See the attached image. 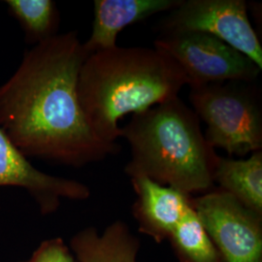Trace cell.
Returning a JSON list of instances; mask_svg holds the SVG:
<instances>
[{
  "label": "cell",
  "mask_w": 262,
  "mask_h": 262,
  "mask_svg": "<svg viewBox=\"0 0 262 262\" xmlns=\"http://www.w3.org/2000/svg\"><path fill=\"white\" fill-rule=\"evenodd\" d=\"M88 56L77 32L56 34L27 50L0 85V129L26 158L80 168L121 151L94 134L80 103Z\"/></svg>",
  "instance_id": "obj_1"
},
{
  "label": "cell",
  "mask_w": 262,
  "mask_h": 262,
  "mask_svg": "<svg viewBox=\"0 0 262 262\" xmlns=\"http://www.w3.org/2000/svg\"><path fill=\"white\" fill-rule=\"evenodd\" d=\"M187 79L158 48L116 47L89 55L78 79V95L94 134L108 144L121 137L119 122L178 97Z\"/></svg>",
  "instance_id": "obj_2"
},
{
  "label": "cell",
  "mask_w": 262,
  "mask_h": 262,
  "mask_svg": "<svg viewBox=\"0 0 262 262\" xmlns=\"http://www.w3.org/2000/svg\"><path fill=\"white\" fill-rule=\"evenodd\" d=\"M121 137L130 146L124 168L129 178L146 177L190 196L214 188L219 156L196 114L179 96L132 115Z\"/></svg>",
  "instance_id": "obj_3"
},
{
  "label": "cell",
  "mask_w": 262,
  "mask_h": 262,
  "mask_svg": "<svg viewBox=\"0 0 262 262\" xmlns=\"http://www.w3.org/2000/svg\"><path fill=\"white\" fill-rule=\"evenodd\" d=\"M251 84L231 81L190 88L191 109L206 123L204 136L213 149L238 157L261 150V104Z\"/></svg>",
  "instance_id": "obj_4"
},
{
  "label": "cell",
  "mask_w": 262,
  "mask_h": 262,
  "mask_svg": "<svg viewBox=\"0 0 262 262\" xmlns=\"http://www.w3.org/2000/svg\"><path fill=\"white\" fill-rule=\"evenodd\" d=\"M154 47L177 62L189 89L231 81L253 83L261 71L248 56L204 32L160 35Z\"/></svg>",
  "instance_id": "obj_5"
},
{
  "label": "cell",
  "mask_w": 262,
  "mask_h": 262,
  "mask_svg": "<svg viewBox=\"0 0 262 262\" xmlns=\"http://www.w3.org/2000/svg\"><path fill=\"white\" fill-rule=\"evenodd\" d=\"M161 35L204 32L221 39L262 69V47L244 0H181L159 25Z\"/></svg>",
  "instance_id": "obj_6"
},
{
  "label": "cell",
  "mask_w": 262,
  "mask_h": 262,
  "mask_svg": "<svg viewBox=\"0 0 262 262\" xmlns=\"http://www.w3.org/2000/svg\"><path fill=\"white\" fill-rule=\"evenodd\" d=\"M191 205L225 262H262V215L220 188Z\"/></svg>",
  "instance_id": "obj_7"
},
{
  "label": "cell",
  "mask_w": 262,
  "mask_h": 262,
  "mask_svg": "<svg viewBox=\"0 0 262 262\" xmlns=\"http://www.w3.org/2000/svg\"><path fill=\"white\" fill-rule=\"evenodd\" d=\"M0 187L26 189L42 215L56 212L62 199L82 201L91 196L90 187L83 183L53 176L34 167L1 129Z\"/></svg>",
  "instance_id": "obj_8"
},
{
  "label": "cell",
  "mask_w": 262,
  "mask_h": 262,
  "mask_svg": "<svg viewBox=\"0 0 262 262\" xmlns=\"http://www.w3.org/2000/svg\"><path fill=\"white\" fill-rule=\"evenodd\" d=\"M130 180L137 196L133 204V216L139 231L157 243L168 240L192 208L191 196L146 177Z\"/></svg>",
  "instance_id": "obj_9"
},
{
  "label": "cell",
  "mask_w": 262,
  "mask_h": 262,
  "mask_svg": "<svg viewBox=\"0 0 262 262\" xmlns=\"http://www.w3.org/2000/svg\"><path fill=\"white\" fill-rule=\"evenodd\" d=\"M181 0H95L90 38L83 43L89 55L118 46L122 29L160 12H170Z\"/></svg>",
  "instance_id": "obj_10"
},
{
  "label": "cell",
  "mask_w": 262,
  "mask_h": 262,
  "mask_svg": "<svg viewBox=\"0 0 262 262\" xmlns=\"http://www.w3.org/2000/svg\"><path fill=\"white\" fill-rule=\"evenodd\" d=\"M70 246L79 262H138L140 242L128 225L117 221L102 234L94 227L84 228L73 236Z\"/></svg>",
  "instance_id": "obj_11"
},
{
  "label": "cell",
  "mask_w": 262,
  "mask_h": 262,
  "mask_svg": "<svg viewBox=\"0 0 262 262\" xmlns=\"http://www.w3.org/2000/svg\"><path fill=\"white\" fill-rule=\"evenodd\" d=\"M214 183L243 205L262 215L261 150L254 151L247 159L219 157Z\"/></svg>",
  "instance_id": "obj_12"
},
{
  "label": "cell",
  "mask_w": 262,
  "mask_h": 262,
  "mask_svg": "<svg viewBox=\"0 0 262 262\" xmlns=\"http://www.w3.org/2000/svg\"><path fill=\"white\" fill-rule=\"evenodd\" d=\"M180 262H225L191 208L168 239Z\"/></svg>",
  "instance_id": "obj_13"
},
{
  "label": "cell",
  "mask_w": 262,
  "mask_h": 262,
  "mask_svg": "<svg viewBox=\"0 0 262 262\" xmlns=\"http://www.w3.org/2000/svg\"><path fill=\"white\" fill-rule=\"evenodd\" d=\"M9 12L19 21L28 44L39 43L56 35L59 14L52 0H7Z\"/></svg>",
  "instance_id": "obj_14"
},
{
  "label": "cell",
  "mask_w": 262,
  "mask_h": 262,
  "mask_svg": "<svg viewBox=\"0 0 262 262\" xmlns=\"http://www.w3.org/2000/svg\"><path fill=\"white\" fill-rule=\"evenodd\" d=\"M28 262H77L60 238L45 240L32 253Z\"/></svg>",
  "instance_id": "obj_15"
}]
</instances>
